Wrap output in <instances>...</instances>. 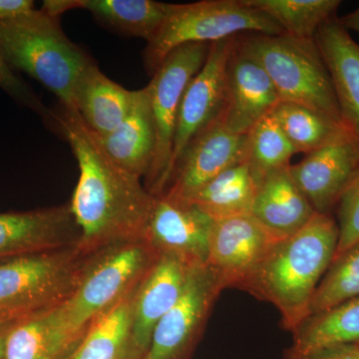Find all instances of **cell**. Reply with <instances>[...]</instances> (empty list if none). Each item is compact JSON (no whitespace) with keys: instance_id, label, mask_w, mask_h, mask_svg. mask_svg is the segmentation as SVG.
<instances>
[{"instance_id":"1","label":"cell","mask_w":359,"mask_h":359,"mask_svg":"<svg viewBox=\"0 0 359 359\" xmlns=\"http://www.w3.org/2000/svg\"><path fill=\"white\" fill-rule=\"evenodd\" d=\"M53 119L79 167V179L69 203L80 231L77 247L90 255L115 243L143 238L154 196L140 178L111 159L77 111L61 107Z\"/></svg>"},{"instance_id":"2","label":"cell","mask_w":359,"mask_h":359,"mask_svg":"<svg viewBox=\"0 0 359 359\" xmlns=\"http://www.w3.org/2000/svg\"><path fill=\"white\" fill-rule=\"evenodd\" d=\"M339 235L332 215L316 212L301 231L275 243L240 290L273 304L283 327L294 332L309 316L314 292L334 262Z\"/></svg>"},{"instance_id":"3","label":"cell","mask_w":359,"mask_h":359,"mask_svg":"<svg viewBox=\"0 0 359 359\" xmlns=\"http://www.w3.org/2000/svg\"><path fill=\"white\" fill-rule=\"evenodd\" d=\"M60 18L43 9L0 20V53L11 69L22 71L76 111L80 82L95 60L63 32Z\"/></svg>"},{"instance_id":"4","label":"cell","mask_w":359,"mask_h":359,"mask_svg":"<svg viewBox=\"0 0 359 359\" xmlns=\"http://www.w3.org/2000/svg\"><path fill=\"white\" fill-rule=\"evenodd\" d=\"M159 257L145 237L115 243L90 255L76 290L59 306L65 327L83 337L94 320L141 285Z\"/></svg>"},{"instance_id":"5","label":"cell","mask_w":359,"mask_h":359,"mask_svg":"<svg viewBox=\"0 0 359 359\" xmlns=\"http://www.w3.org/2000/svg\"><path fill=\"white\" fill-rule=\"evenodd\" d=\"M90 255L71 245L0 261V323L65 304L76 290Z\"/></svg>"},{"instance_id":"6","label":"cell","mask_w":359,"mask_h":359,"mask_svg":"<svg viewBox=\"0 0 359 359\" xmlns=\"http://www.w3.org/2000/svg\"><path fill=\"white\" fill-rule=\"evenodd\" d=\"M243 32L283 34L280 25L266 14L248 6L245 0L171 4L164 22L144 49V66L152 76L165 58L182 45L210 44Z\"/></svg>"},{"instance_id":"7","label":"cell","mask_w":359,"mask_h":359,"mask_svg":"<svg viewBox=\"0 0 359 359\" xmlns=\"http://www.w3.org/2000/svg\"><path fill=\"white\" fill-rule=\"evenodd\" d=\"M240 39L268 73L280 101L306 106L344 124L332 78L314 39L259 33Z\"/></svg>"},{"instance_id":"8","label":"cell","mask_w":359,"mask_h":359,"mask_svg":"<svg viewBox=\"0 0 359 359\" xmlns=\"http://www.w3.org/2000/svg\"><path fill=\"white\" fill-rule=\"evenodd\" d=\"M210 44L189 43L172 51L147 85L156 129V150L144 186L154 197L166 191L175 130L187 87L205 65Z\"/></svg>"},{"instance_id":"9","label":"cell","mask_w":359,"mask_h":359,"mask_svg":"<svg viewBox=\"0 0 359 359\" xmlns=\"http://www.w3.org/2000/svg\"><path fill=\"white\" fill-rule=\"evenodd\" d=\"M223 290L207 264L191 266L183 292L156 327L143 359H191Z\"/></svg>"},{"instance_id":"10","label":"cell","mask_w":359,"mask_h":359,"mask_svg":"<svg viewBox=\"0 0 359 359\" xmlns=\"http://www.w3.org/2000/svg\"><path fill=\"white\" fill-rule=\"evenodd\" d=\"M237 36L210 43L205 65L187 87L177 118L169 183L177 163L193 139L219 119L226 97V72ZM169 185V184H168Z\"/></svg>"},{"instance_id":"11","label":"cell","mask_w":359,"mask_h":359,"mask_svg":"<svg viewBox=\"0 0 359 359\" xmlns=\"http://www.w3.org/2000/svg\"><path fill=\"white\" fill-rule=\"evenodd\" d=\"M245 154L247 133H233L219 118L189 144L163 195L188 202L218 175L245 162Z\"/></svg>"},{"instance_id":"12","label":"cell","mask_w":359,"mask_h":359,"mask_svg":"<svg viewBox=\"0 0 359 359\" xmlns=\"http://www.w3.org/2000/svg\"><path fill=\"white\" fill-rule=\"evenodd\" d=\"M290 174L318 214L330 215L359 173V140L348 130L290 165Z\"/></svg>"},{"instance_id":"13","label":"cell","mask_w":359,"mask_h":359,"mask_svg":"<svg viewBox=\"0 0 359 359\" xmlns=\"http://www.w3.org/2000/svg\"><path fill=\"white\" fill-rule=\"evenodd\" d=\"M280 101L268 73L238 35L226 65V97L219 120L233 133L245 134Z\"/></svg>"},{"instance_id":"14","label":"cell","mask_w":359,"mask_h":359,"mask_svg":"<svg viewBox=\"0 0 359 359\" xmlns=\"http://www.w3.org/2000/svg\"><path fill=\"white\" fill-rule=\"evenodd\" d=\"M276 242L250 215L214 221L207 266L224 290L240 289Z\"/></svg>"},{"instance_id":"15","label":"cell","mask_w":359,"mask_h":359,"mask_svg":"<svg viewBox=\"0 0 359 359\" xmlns=\"http://www.w3.org/2000/svg\"><path fill=\"white\" fill-rule=\"evenodd\" d=\"M214 219L188 202L155 197L145 231L158 254L171 255L191 264H207Z\"/></svg>"},{"instance_id":"16","label":"cell","mask_w":359,"mask_h":359,"mask_svg":"<svg viewBox=\"0 0 359 359\" xmlns=\"http://www.w3.org/2000/svg\"><path fill=\"white\" fill-rule=\"evenodd\" d=\"M79 238L69 204L0 212V261L77 245Z\"/></svg>"},{"instance_id":"17","label":"cell","mask_w":359,"mask_h":359,"mask_svg":"<svg viewBox=\"0 0 359 359\" xmlns=\"http://www.w3.org/2000/svg\"><path fill=\"white\" fill-rule=\"evenodd\" d=\"M191 266L179 257L161 255L139 285L132 318L131 359H143L147 354L155 328L178 301Z\"/></svg>"},{"instance_id":"18","label":"cell","mask_w":359,"mask_h":359,"mask_svg":"<svg viewBox=\"0 0 359 359\" xmlns=\"http://www.w3.org/2000/svg\"><path fill=\"white\" fill-rule=\"evenodd\" d=\"M314 41L332 78L342 123L359 140V43L337 16L321 26Z\"/></svg>"},{"instance_id":"19","label":"cell","mask_w":359,"mask_h":359,"mask_svg":"<svg viewBox=\"0 0 359 359\" xmlns=\"http://www.w3.org/2000/svg\"><path fill=\"white\" fill-rule=\"evenodd\" d=\"M290 166L271 172L257 184L250 212L276 241L294 235L316 214L292 178Z\"/></svg>"},{"instance_id":"20","label":"cell","mask_w":359,"mask_h":359,"mask_svg":"<svg viewBox=\"0 0 359 359\" xmlns=\"http://www.w3.org/2000/svg\"><path fill=\"white\" fill-rule=\"evenodd\" d=\"M98 139L116 164L145 179L156 150L155 123L147 86L134 91L131 109L121 124L112 133Z\"/></svg>"},{"instance_id":"21","label":"cell","mask_w":359,"mask_h":359,"mask_svg":"<svg viewBox=\"0 0 359 359\" xmlns=\"http://www.w3.org/2000/svg\"><path fill=\"white\" fill-rule=\"evenodd\" d=\"M59 306L15 321L6 346V359H67L83 337L61 320Z\"/></svg>"},{"instance_id":"22","label":"cell","mask_w":359,"mask_h":359,"mask_svg":"<svg viewBox=\"0 0 359 359\" xmlns=\"http://www.w3.org/2000/svg\"><path fill=\"white\" fill-rule=\"evenodd\" d=\"M171 4L154 0H52L50 8L61 15L71 9L88 11L102 25L148 42L157 33Z\"/></svg>"},{"instance_id":"23","label":"cell","mask_w":359,"mask_h":359,"mask_svg":"<svg viewBox=\"0 0 359 359\" xmlns=\"http://www.w3.org/2000/svg\"><path fill=\"white\" fill-rule=\"evenodd\" d=\"M134 91L116 83L94 65L80 82L75 108L85 124L99 137L107 136L128 115Z\"/></svg>"},{"instance_id":"24","label":"cell","mask_w":359,"mask_h":359,"mask_svg":"<svg viewBox=\"0 0 359 359\" xmlns=\"http://www.w3.org/2000/svg\"><path fill=\"white\" fill-rule=\"evenodd\" d=\"M257 184L247 163L229 168L196 193L188 203L214 219L248 216L252 212Z\"/></svg>"},{"instance_id":"25","label":"cell","mask_w":359,"mask_h":359,"mask_svg":"<svg viewBox=\"0 0 359 359\" xmlns=\"http://www.w3.org/2000/svg\"><path fill=\"white\" fill-rule=\"evenodd\" d=\"M138 287L92 323L67 359H131L132 318Z\"/></svg>"},{"instance_id":"26","label":"cell","mask_w":359,"mask_h":359,"mask_svg":"<svg viewBox=\"0 0 359 359\" xmlns=\"http://www.w3.org/2000/svg\"><path fill=\"white\" fill-rule=\"evenodd\" d=\"M292 334L287 351L304 353L337 344H359V295L334 308L313 314Z\"/></svg>"},{"instance_id":"27","label":"cell","mask_w":359,"mask_h":359,"mask_svg":"<svg viewBox=\"0 0 359 359\" xmlns=\"http://www.w3.org/2000/svg\"><path fill=\"white\" fill-rule=\"evenodd\" d=\"M266 14L294 39L313 40L318 29L337 16L339 0H245Z\"/></svg>"},{"instance_id":"28","label":"cell","mask_w":359,"mask_h":359,"mask_svg":"<svg viewBox=\"0 0 359 359\" xmlns=\"http://www.w3.org/2000/svg\"><path fill=\"white\" fill-rule=\"evenodd\" d=\"M271 113L297 152L306 155L348 130L344 124L297 103L280 101Z\"/></svg>"},{"instance_id":"29","label":"cell","mask_w":359,"mask_h":359,"mask_svg":"<svg viewBox=\"0 0 359 359\" xmlns=\"http://www.w3.org/2000/svg\"><path fill=\"white\" fill-rule=\"evenodd\" d=\"M297 153L271 113L247 132L245 163L257 184L271 172L290 166Z\"/></svg>"},{"instance_id":"30","label":"cell","mask_w":359,"mask_h":359,"mask_svg":"<svg viewBox=\"0 0 359 359\" xmlns=\"http://www.w3.org/2000/svg\"><path fill=\"white\" fill-rule=\"evenodd\" d=\"M358 295L359 241L330 264L314 292L309 316L327 311Z\"/></svg>"},{"instance_id":"31","label":"cell","mask_w":359,"mask_h":359,"mask_svg":"<svg viewBox=\"0 0 359 359\" xmlns=\"http://www.w3.org/2000/svg\"><path fill=\"white\" fill-rule=\"evenodd\" d=\"M337 208L339 235L334 261L359 241V173L342 194Z\"/></svg>"},{"instance_id":"32","label":"cell","mask_w":359,"mask_h":359,"mask_svg":"<svg viewBox=\"0 0 359 359\" xmlns=\"http://www.w3.org/2000/svg\"><path fill=\"white\" fill-rule=\"evenodd\" d=\"M0 88L8 94L20 106L30 108L39 113L45 119H52V113L44 107L36 94L26 85L25 81L16 76L11 66L0 53Z\"/></svg>"},{"instance_id":"33","label":"cell","mask_w":359,"mask_h":359,"mask_svg":"<svg viewBox=\"0 0 359 359\" xmlns=\"http://www.w3.org/2000/svg\"><path fill=\"white\" fill-rule=\"evenodd\" d=\"M283 359H359V346L358 344H337L304 353L287 351Z\"/></svg>"},{"instance_id":"34","label":"cell","mask_w":359,"mask_h":359,"mask_svg":"<svg viewBox=\"0 0 359 359\" xmlns=\"http://www.w3.org/2000/svg\"><path fill=\"white\" fill-rule=\"evenodd\" d=\"M34 11L32 0H0V20H13Z\"/></svg>"},{"instance_id":"35","label":"cell","mask_w":359,"mask_h":359,"mask_svg":"<svg viewBox=\"0 0 359 359\" xmlns=\"http://www.w3.org/2000/svg\"><path fill=\"white\" fill-rule=\"evenodd\" d=\"M339 22L348 32L359 33V7L346 15L339 18Z\"/></svg>"},{"instance_id":"36","label":"cell","mask_w":359,"mask_h":359,"mask_svg":"<svg viewBox=\"0 0 359 359\" xmlns=\"http://www.w3.org/2000/svg\"><path fill=\"white\" fill-rule=\"evenodd\" d=\"M14 323H15V321L0 323V359H6L7 337H8L9 332L13 328Z\"/></svg>"},{"instance_id":"37","label":"cell","mask_w":359,"mask_h":359,"mask_svg":"<svg viewBox=\"0 0 359 359\" xmlns=\"http://www.w3.org/2000/svg\"><path fill=\"white\" fill-rule=\"evenodd\" d=\"M358 344V346H359V344Z\"/></svg>"}]
</instances>
